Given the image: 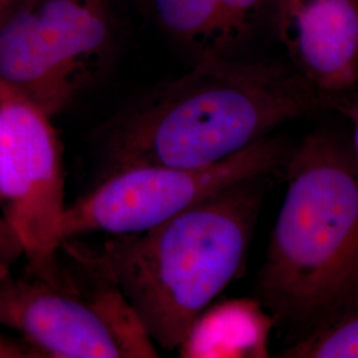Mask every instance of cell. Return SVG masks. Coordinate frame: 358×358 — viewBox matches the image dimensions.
Masks as SVG:
<instances>
[{"label": "cell", "mask_w": 358, "mask_h": 358, "mask_svg": "<svg viewBox=\"0 0 358 358\" xmlns=\"http://www.w3.org/2000/svg\"><path fill=\"white\" fill-rule=\"evenodd\" d=\"M321 109L320 92L291 64L199 59L103 127L100 179L131 167L214 165Z\"/></svg>", "instance_id": "cell-1"}, {"label": "cell", "mask_w": 358, "mask_h": 358, "mask_svg": "<svg viewBox=\"0 0 358 358\" xmlns=\"http://www.w3.org/2000/svg\"><path fill=\"white\" fill-rule=\"evenodd\" d=\"M284 167L256 296L294 343L358 300V159L341 134L316 130Z\"/></svg>", "instance_id": "cell-2"}, {"label": "cell", "mask_w": 358, "mask_h": 358, "mask_svg": "<svg viewBox=\"0 0 358 358\" xmlns=\"http://www.w3.org/2000/svg\"><path fill=\"white\" fill-rule=\"evenodd\" d=\"M271 174L244 179L154 226L77 245L113 282L155 345L178 349L242 272Z\"/></svg>", "instance_id": "cell-3"}, {"label": "cell", "mask_w": 358, "mask_h": 358, "mask_svg": "<svg viewBox=\"0 0 358 358\" xmlns=\"http://www.w3.org/2000/svg\"><path fill=\"white\" fill-rule=\"evenodd\" d=\"M0 325L44 358H153L158 352L115 284L80 251L60 244L51 278L0 264Z\"/></svg>", "instance_id": "cell-4"}, {"label": "cell", "mask_w": 358, "mask_h": 358, "mask_svg": "<svg viewBox=\"0 0 358 358\" xmlns=\"http://www.w3.org/2000/svg\"><path fill=\"white\" fill-rule=\"evenodd\" d=\"M112 45L105 0H20L0 22V83L53 117L101 73Z\"/></svg>", "instance_id": "cell-5"}, {"label": "cell", "mask_w": 358, "mask_h": 358, "mask_svg": "<svg viewBox=\"0 0 358 358\" xmlns=\"http://www.w3.org/2000/svg\"><path fill=\"white\" fill-rule=\"evenodd\" d=\"M289 150L282 137L271 134L208 166H142L117 171L66 206L62 241L94 232L125 235L149 230L236 182L276 173Z\"/></svg>", "instance_id": "cell-6"}, {"label": "cell", "mask_w": 358, "mask_h": 358, "mask_svg": "<svg viewBox=\"0 0 358 358\" xmlns=\"http://www.w3.org/2000/svg\"><path fill=\"white\" fill-rule=\"evenodd\" d=\"M47 115L0 83V211L26 259L24 272L50 278L64 217L63 149Z\"/></svg>", "instance_id": "cell-7"}, {"label": "cell", "mask_w": 358, "mask_h": 358, "mask_svg": "<svg viewBox=\"0 0 358 358\" xmlns=\"http://www.w3.org/2000/svg\"><path fill=\"white\" fill-rule=\"evenodd\" d=\"M272 19L291 65L321 94L358 81V0H273Z\"/></svg>", "instance_id": "cell-8"}, {"label": "cell", "mask_w": 358, "mask_h": 358, "mask_svg": "<svg viewBox=\"0 0 358 358\" xmlns=\"http://www.w3.org/2000/svg\"><path fill=\"white\" fill-rule=\"evenodd\" d=\"M273 320L257 299H231L208 306L178 346L185 358L267 357Z\"/></svg>", "instance_id": "cell-9"}, {"label": "cell", "mask_w": 358, "mask_h": 358, "mask_svg": "<svg viewBox=\"0 0 358 358\" xmlns=\"http://www.w3.org/2000/svg\"><path fill=\"white\" fill-rule=\"evenodd\" d=\"M167 31L190 48L196 60L230 56V40L217 0H153Z\"/></svg>", "instance_id": "cell-10"}, {"label": "cell", "mask_w": 358, "mask_h": 358, "mask_svg": "<svg viewBox=\"0 0 358 358\" xmlns=\"http://www.w3.org/2000/svg\"><path fill=\"white\" fill-rule=\"evenodd\" d=\"M285 358H358V300L284 348Z\"/></svg>", "instance_id": "cell-11"}, {"label": "cell", "mask_w": 358, "mask_h": 358, "mask_svg": "<svg viewBox=\"0 0 358 358\" xmlns=\"http://www.w3.org/2000/svg\"><path fill=\"white\" fill-rule=\"evenodd\" d=\"M217 3L232 50L251 38L268 16L272 17L273 0H217Z\"/></svg>", "instance_id": "cell-12"}, {"label": "cell", "mask_w": 358, "mask_h": 358, "mask_svg": "<svg viewBox=\"0 0 358 358\" xmlns=\"http://www.w3.org/2000/svg\"><path fill=\"white\" fill-rule=\"evenodd\" d=\"M324 109L334 110L345 117L352 127V148L358 159V92L355 90H345L340 93L321 94Z\"/></svg>", "instance_id": "cell-13"}, {"label": "cell", "mask_w": 358, "mask_h": 358, "mask_svg": "<svg viewBox=\"0 0 358 358\" xmlns=\"http://www.w3.org/2000/svg\"><path fill=\"white\" fill-rule=\"evenodd\" d=\"M0 358H44L23 338L0 332Z\"/></svg>", "instance_id": "cell-14"}, {"label": "cell", "mask_w": 358, "mask_h": 358, "mask_svg": "<svg viewBox=\"0 0 358 358\" xmlns=\"http://www.w3.org/2000/svg\"><path fill=\"white\" fill-rule=\"evenodd\" d=\"M20 0H0V22L4 19V16L10 11H13V7L19 3Z\"/></svg>", "instance_id": "cell-15"}]
</instances>
